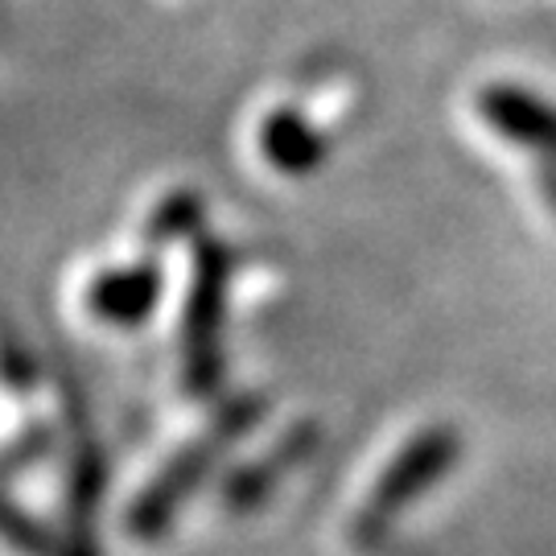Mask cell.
<instances>
[{"mask_svg":"<svg viewBox=\"0 0 556 556\" xmlns=\"http://www.w3.org/2000/svg\"><path fill=\"white\" fill-rule=\"evenodd\" d=\"M165 293V330L174 379L186 400H202L219 388L223 376V318L231 301V252L211 231L181 243Z\"/></svg>","mask_w":556,"mask_h":556,"instance_id":"obj_2","label":"cell"},{"mask_svg":"<svg viewBox=\"0 0 556 556\" xmlns=\"http://www.w3.org/2000/svg\"><path fill=\"white\" fill-rule=\"evenodd\" d=\"M0 553L9 556H96L91 544L46 511H29L17 498L0 495Z\"/></svg>","mask_w":556,"mask_h":556,"instance_id":"obj_8","label":"cell"},{"mask_svg":"<svg viewBox=\"0 0 556 556\" xmlns=\"http://www.w3.org/2000/svg\"><path fill=\"white\" fill-rule=\"evenodd\" d=\"M309 445H314V425L309 420H293V425L277 429L264 445H256L252 454L227 462L215 475V486H211L215 511L243 516V511L260 507L280 486V478L289 475L298 462H305Z\"/></svg>","mask_w":556,"mask_h":556,"instance_id":"obj_5","label":"cell"},{"mask_svg":"<svg viewBox=\"0 0 556 556\" xmlns=\"http://www.w3.org/2000/svg\"><path fill=\"white\" fill-rule=\"evenodd\" d=\"M252 153L277 178H309L326 161V137L298 103H268L252 119Z\"/></svg>","mask_w":556,"mask_h":556,"instance_id":"obj_6","label":"cell"},{"mask_svg":"<svg viewBox=\"0 0 556 556\" xmlns=\"http://www.w3.org/2000/svg\"><path fill=\"white\" fill-rule=\"evenodd\" d=\"M450 454H454V445L438 429L404 441L396 454L371 475V482L363 486V495L355 498V507L346 516V540L358 544V548L376 544L383 536V528L425 491V482L438 478V470L445 466Z\"/></svg>","mask_w":556,"mask_h":556,"instance_id":"obj_4","label":"cell"},{"mask_svg":"<svg viewBox=\"0 0 556 556\" xmlns=\"http://www.w3.org/2000/svg\"><path fill=\"white\" fill-rule=\"evenodd\" d=\"M256 396H231L211 404L199 420L178 429L132 478L128 495L119 503V532L137 544H153L165 536L178 523L181 507L194 498V491L223 470V457L256 429Z\"/></svg>","mask_w":556,"mask_h":556,"instance_id":"obj_1","label":"cell"},{"mask_svg":"<svg viewBox=\"0 0 556 556\" xmlns=\"http://www.w3.org/2000/svg\"><path fill=\"white\" fill-rule=\"evenodd\" d=\"M169 293V268L161 256L137 252V256L96 264L75 289V305L91 326L100 330H140L165 309Z\"/></svg>","mask_w":556,"mask_h":556,"instance_id":"obj_3","label":"cell"},{"mask_svg":"<svg viewBox=\"0 0 556 556\" xmlns=\"http://www.w3.org/2000/svg\"><path fill=\"white\" fill-rule=\"evenodd\" d=\"M206 199L194 186H169L161 190L157 199L140 211L137 219V248L149 256L161 252H178L181 243H190L194 236H202L206 227Z\"/></svg>","mask_w":556,"mask_h":556,"instance_id":"obj_7","label":"cell"}]
</instances>
